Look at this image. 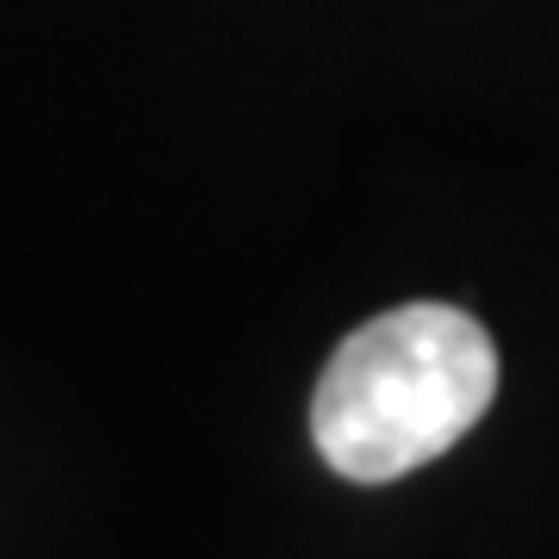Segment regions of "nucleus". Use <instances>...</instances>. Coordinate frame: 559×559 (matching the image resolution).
<instances>
[{"label":"nucleus","mask_w":559,"mask_h":559,"mask_svg":"<svg viewBox=\"0 0 559 559\" xmlns=\"http://www.w3.org/2000/svg\"><path fill=\"white\" fill-rule=\"evenodd\" d=\"M498 399V348L454 305H399L342 342L311 399L318 454L355 485L441 460Z\"/></svg>","instance_id":"f257e3e1"}]
</instances>
